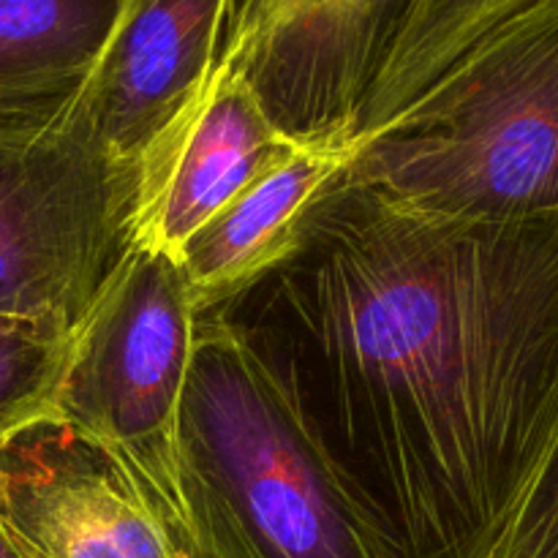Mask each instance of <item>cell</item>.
<instances>
[{
	"instance_id": "11",
	"label": "cell",
	"mask_w": 558,
	"mask_h": 558,
	"mask_svg": "<svg viewBox=\"0 0 558 558\" xmlns=\"http://www.w3.org/2000/svg\"><path fill=\"white\" fill-rule=\"evenodd\" d=\"M125 0H0V129L52 123L90 74Z\"/></svg>"
},
{
	"instance_id": "7",
	"label": "cell",
	"mask_w": 558,
	"mask_h": 558,
	"mask_svg": "<svg viewBox=\"0 0 558 558\" xmlns=\"http://www.w3.org/2000/svg\"><path fill=\"white\" fill-rule=\"evenodd\" d=\"M0 523L27 558H196L131 474L58 417L0 445Z\"/></svg>"
},
{
	"instance_id": "9",
	"label": "cell",
	"mask_w": 558,
	"mask_h": 558,
	"mask_svg": "<svg viewBox=\"0 0 558 558\" xmlns=\"http://www.w3.org/2000/svg\"><path fill=\"white\" fill-rule=\"evenodd\" d=\"M294 145L243 76L216 65L205 90L142 156L134 245L178 262L183 245Z\"/></svg>"
},
{
	"instance_id": "1",
	"label": "cell",
	"mask_w": 558,
	"mask_h": 558,
	"mask_svg": "<svg viewBox=\"0 0 558 558\" xmlns=\"http://www.w3.org/2000/svg\"><path fill=\"white\" fill-rule=\"evenodd\" d=\"M262 283L398 558H488L558 430V213L452 221L338 183Z\"/></svg>"
},
{
	"instance_id": "10",
	"label": "cell",
	"mask_w": 558,
	"mask_h": 558,
	"mask_svg": "<svg viewBox=\"0 0 558 558\" xmlns=\"http://www.w3.org/2000/svg\"><path fill=\"white\" fill-rule=\"evenodd\" d=\"M349 158L352 145H294L183 245L178 265L196 319L227 311L298 251L305 218Z\"/></svg>"
},
{
	"instance_id": "4",
	"label": "cell",
	"mask_w": 558,
	"mask_h": 558,
	"mask_svg": "<svg viewBox=\"0 0 558 558\" xmlns=\"http://www.w3.org/2000/svg\"><path fill=\"white\" fill-rule=\"evenodd\" d=\"M194 338L178 262L131 245L76 327L52 414L101 445L189 548L178 425Z\"/></svg>"
},
{
	"instance_id": "14",
	"label": "cell",
	"mask_w": 558,
	"mask_h": 558,
	"mask_svg": "<svg viewBox=\"0 0 558 558\" xmlns=\"http://www.w3.org/2000/svg\"><path fill=\"white\" fill-rule=\"evenodd\" d=\"M488 558H558V430Z\"/></svg>"
},
{
	"instance_id": "5",
	"label": "cell",
	"mask_w": 558,
	"mask_h": 558,
	"mask_svg": "<svg viewBox=\"0 0 558 558\" xmlns=\"http://www.w3.org/2000/svg\"><path fill=\"white\" fill-rule=\"evenodd\" d=\"M136 178L58 118L0 129V316L76 332L134 245Z\"/></svg>"
},
{
	"instance_id": "2",
	"label": "cell",
	"mask_w": 558,
	"mask_h": 558,
	"mask_svg": "<svg viewBox=\"0 0 558 558\" xmlns=\"http://www.w3.org/2000/svg\"><path fill=\"white\" fill-rule=\"evenodd\" d=\"M178 463L196 558H398L300 381L227 311L196 319Z\"/></svg>"
},
{
	"instance_id": "15",
	"label": "cell",
	"mask_w": 558,
	"mask_h": 558,
	"mask_svg": "<svg viewBox=\"0 0 558 558\" xmlns=\"http://www.w3.org/2000/svg\"><path fill=\"white\" fill-rule=\"evenodd\" d=\"M0 558H27L20 550V545H16L14 539H11V534L5 532L3 523H0Z\"/></svg>"
},
{
	"instance_id": "13",
	"label": "cell",
	"mask_w": 558,
	"mask_h": 558,
	"mask_svg": "<svg viewBox=\"0 0 558 558\" xmlns=\"http://www.w3.org/2000/svg\"><path fill=\"white\" fill-rule=\"evenodd\" d=\"M74 332L52 322L0 316V445L54 414Z\"/></svg>"
},
{
	"instance_id": "12",
	"label": "cell",
	"mask_w": 558,
	"mask_h": 558,
	"mask_svg": "<svg viewBox=\"0 0 558 558\" xmlns=\"http://www.w3.org/2000/svg\"><path fill=\"white\" fill-rule=\"evenodd\" d=\"M539 0H414L352 142L374 134L458 58Z\"/></svg>"
},
{
	"instance_id": "6",
	"label": "cell",
	"mask_w": 558,
	"mask_h": 558,
	"mask_svg": "<svg viewBox=\"0 0 558 558\" xmlns=\"http://www.w3.org/2000/svg\"><path fill=\"white\" fill-rule=\"evenodd\" d=\"M414 0H234L218 65L300 145H352Z\"/></svg>"
},
{
	"instance_id": "8",
	"label": "cell",
	"mask_w": 558,
	"mask_h": 558,
	"mask_svg": "<svg viewBox=\"0 0 558 558\" xmlns=\"http://www.w3.org/2000/svg\"><path fill=\"white\" fill-rule=\"evenodd\" d=\"M234 0H125L60 125L112 161L147 147L205 90Z\"/></svg>"
},
{
	"instance_id": "3",
	"label": "cell",
	"mask_w": 558,
	"mask_h": 558,
	"mask_svg": "<svg viewBox=\"0 0 558 558\" xmlns=\"http://www.w3.org/2000/svg\"><path fill=\"white\" fill-rule=\"evenodd\" d=\"M338 183L452 221L558 213V0L507 20L352 142Z\"/></svg>"
}]
</instances>
